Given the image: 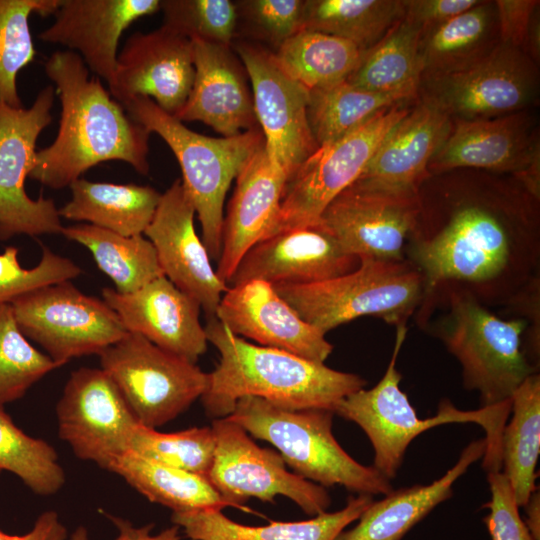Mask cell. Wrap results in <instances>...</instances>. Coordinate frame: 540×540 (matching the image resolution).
I'll return each instance as SVG.
<instances>
[{"label": "cell", "mask_w": 540, "mask_h": 540, "mask_svg": "<svg viewBox=\"0 0 540 540\" xmlns=\"http://www.w3.org/2000/svg\"><path fill=\"white\" fill-rule=\"evenodd\" d=\"M417 198L404 256L422 273L426 295L455 284L488 307L506 308L540 282V199L516 177L430 174Z\"/></svg>", "instance_id": "6da1fadb"}, {"label": "cell", "mask_w": 540, "mask_h": 540, "mask_svg": "<svg viewBox=\"0 0 540 540\" xmlns=\"http://www.w3.org/2000/svg\"><path fill=\"white\" fill-rule=\"evenodd\" d=\"M61 103L54 141L37 150L28 178L51 189L69 187L90 168L122 161L137 173H149L150 133L112 98L81 57L72 51L52 53L44 64Z\"/></svg>", "instance_id": "7a4b0ae2"}, {"label": "cell", "mask_w": 540, "mask_h": 540, "mask_svg": "<svg viewBox=\"0 0 540 540\" xmlns=\"http://www.w3.org/2000/svg\"><path fill=\"white\" fill-rule=\"evenodd\" d=\"M208 342L220 358L209 373V385L201 397L207 416H229L245 396L264 399L290 410L328 409L364 388L361 376L342 372L296 354L250 343L234 335L216 317L204 326Z\"/></svg>", "instance_id": "3957f363"}, {"label": "cell", "mask_w": 540, "mask_h": 540, "mask_svg": "<svg viewBox=\"0 0 540 540\" xmlns=\"http://www.w3.org/2000/svg\"><path fill=\"white\" fill-rule=\"evenodd\" d=\"M413 317L458 360L463 386L479 394L481 407L509 416L515 390L538 373L522 348L527 322L496 315L455 284L435 287Z\"/></svg>", "instance_id": "277c9868"}, {"label": "cell", "mask_w": 540, "mask_h": 540, "mask_svg": "<svg viewBox=\"0 0 540 540\" xmlns=\"http://www.w3.org/2000/svg\"><path fill=\"white\" fill-rule=\"evenodd\" d=\"M406 335V324L396 327L392 355L382 378L372 388H362L343 398L334 414L363 430L374 451L372 466L389 481L396 477L408 446L417 436L449 423L480 425L486 433L482 467L486 473L501 471V438L509 416L493 408L461 410L444 398L435 416L419 418L400 388L402 375L396 367Z\"/></svg>", "instance_id": "5b68a950"}, {"label": "cell", "mask_w": 540, "mask_h": 540, "mask_svg": "<svg viewBox=\"0 0 540 540\" xmlns=\"http://www.w3.org/2000/svg\"><path fill=\"white\" fill-rule=\"evenodd\" d=\"M334 415L328 409L290 410L245 396L227 418L276 447L293 473L308 481L370 496L391 492V481L373 466L356 461L338 443L332 433Z\"/></svg>", "instance_id": "8992f818"}, {"label": "cell", "mask_w": 540, "mask_h": 540, "mask_svg": "<svg viewBox=\"0 0 540 540\" xmlns=\"http://www.w3.org/2000/svg\"><path fill=\"white\" fill-rule=\"evenodd\" d=\"M122 106L150 134L159 135L175 155L181 181L201 225V239L210 258L218 261L227 192L244 165L264 145L262 131L257 128L214 138L190 130L150 98L136 97Z\"/></svg>", "instance_id": "52a82bcc"}, {"label": "cell", "mask_w": 540, "mask_h": 540, "mask_svg": "<svg viewBox=\"0 0 540 540\" xmlns=\"http://www.w3.org/2000/svg\"><path fill=\"white\" fill-rule=\"evenodd\" d=\"M279 295L324 334L363 316L406 324L426 295L422 273L407 260H360L344 275L311 284H279Z\"/></svg>", "instance_id": "ba28073f"}, {"label": "cell", "mask_w": 540, "mask_h": 540, "mask_svg": "<svg viewBox=\"0 0 540 540\" xmlns=\"http://www.w3.org/2000/svg\"><path fill=\"white\" fill-rule=\"evenodd\" d=\"M409 103L395 104L349 134L319 146L289 176L276 219L262 239L316 224L326 207L359 177L387 134L409 112Z\"/></svg>", "instance_id": "9c48e42d"}, {"label": "cell", "mask_w": 540, "mask_h": 540, "mask_svg": "<svg viewBox=\"0 0 540 540\" xmlns=\"http://www.w3.org/2000/svg\"><path fill=\"white\" fill-rule=\"evenodd\" d=\"M98 356L138 422L149 428L167 424L208 389L209 373L137 333L128 332Z\"/></svg>", "instance_id": "30bf717a"}, {"label": "cell", "mask_w": 540, "mask_h": 540, "mask_svg": "<svg viewBox=\"0 0 540 540\" xmlns=\"http://www.w3.org/2000/svg\"><path fill=\"white\" fill-rule=\"evenodd\" d=\"M10 305L24 336L60 367L73 358L99 355L128 333L104 300L84 294L71 280L26 292Z\"/></svg>", "instance_id": "8fae6325"}, {"label": "cell", "mask_w": 540, "mask_h": 540, "mask_svg": "<svg viewBox=\"0 0 540 540\" xmlns=\"http://www.w3.org/2000/svg\"><path fill=\"white\" fill-rule=\"evenodd\" d=\"M211 428L215 452L208 481L228 506L248 511L252 497L274 503L284 496L310 516L329 508L326 488L288 471L279 453L257 445L239 424L225 417L214 419Z\"/></svg>", "instance_id": "7c38bea8"}, {"label": "cell", "mask_w": 540, "mask_h": 540, "mask_svg": "<svg viewBox=\"0 0 540 540\" xmlns=\"http://www.w3.org/2000/svg\"><path fill=\"white\" fill-rule=\"evenodd\" d=\"M539 94L538 65L520 48L500 42L474 66L421 81L418 97L452 120H480L530 109Z\"/></svg>", "instance_id": "4fadbf2b"}, {"label": "cell", "mask_w": 540, "mask_h": 540, "mask_svg": "<svg viewBox=\"0 0 540 540\" xmlns=\"http://www.w3.org/2000/svg\"><path fill=\"white\" fill-rule=\"evenodd\" d=\"M55 88H43L29 108L0 103V240L16 235L36 237L63 230L59 209L51 198L32 199L25 180L33 167L36 143L51 123Z\"/></svg>", "instance_id": "5bb4252c"}, {"label": "cell", "mask_w": 540, "mask_h": 540, "mask_svg": "<svg viewBox=\"0 0 540 540\" xmlns=\"http://www.w3.org/2000/svg\"><path fill=\"white\" fill-rule=\"evenodd\" d=\"M58 436L81 460L109 470L129 451L138 420L101 368L73 371L56 406Z\"/></svg>", "instance_id": "9a60e30c"}, {"label": "cell", "mask_w": 540, "mask_h": 540, "mask_svg": "<svg viewBox=\"0 0 540 540\" xmlns=\"http://www.w3.org/2000/svg\"><path fill=\"white\" fill-rule=\"evenodd\" d=\"M234 49L251 83L267 155L290 176L319 147L307 118L309 90L280 66L274 52L246 42Z\"/></svg>", "instance_id": "2e32d148"}, {"label": "cell", "mask_w": 540, "mask_h": 540, "mask_svg": "<svg viewBox=\"0 0 540 540\" xmlns=\"http://www.w3.org/2000/svg\"><path fill=\"white\" fill-rule=\"evenodd\" d=\"M417 212V194L351 184L326 207L317 223L359 261H402Z\"/></svg>", "instance_id": "e0dca14e"}, {"label": "cell", "mask_w": 540, "mask_h": 540, "mask_svg": "<svg viewBox=\"0 0 540 540\" xmlns=\"http://www.w3.org/2000/svg\"><path fill=\"white\" fill-rule=\"evenodd\" d=\"M194 77L191 39L163 24L126 40L109 92L122 105L136 97L150 98L175 117L187 101Z\"/></svg>", "instance_id": "ac0fdd59"}, {"label": "cell", "mask_w": 540, "mask_h": 540, "mask_svg": "<svg viewBox=\"0 0 540 540\" xmlns=\"http://www.w3.org/2000/svg\"><path fill=\"white\" fill-rule=\"evenodd\" d=\"M196 212L181 179L161 194L155 215L144 232L153 244L164 276L196 300L207 318L215 317L228 289L211 264V258L196 233Z\"/></svg>", "instance_id": "d6986e66"}, {"label": "cell", "mask_w": 540, "mask_h": 540, "mask_svg": "<svg viewBox=\"0 0 540 540\" xmlns=\"http://www.w3.org/2000/svg\"><path fill=\"white\" fill-rule=\"evenodd\" d=\"M215 317L236 336L312 361L324 363L333 351L326 334L302 319L275 287L263 280L228 286Z\"/></svg>", "instance_id": "ffe728a7"}, {"label": "cell", "mask_w": 540, "mask_h": 540, "mask_svg": "<svg viewBox=\"0 0 540 540\" xmlns=\"http://www.w3.org/2000/svg\"><path fill=\"white\" fill-rule=\"evenodd\" d=\"M539 154V125L530 109L489 119L452 120L428 173L477 169L515 176Z\"/></svg>", "instance_id": "44dd1931"}, {"label": "cell", "mask_w": 540, "mask_h": 540, "mask_svg": "<svg viewBox=\"0 0 540 540\" xmlns=\"http://www.w3.org/2000/svg\"><path fill=\"white\" fill-rule=\"evenodd\" d=\"M359 263L316 223L258 241L241 258L228 286L253 279L273 286L311 284L351 272Z\"/></svg>", "instance_id": "7402d4cb"}, {"label": "cell", "mask_w": 540, "mask_h": 540, "mask_svg": "<svg viewBox=\"0 0 540 540\" xmlns=\"http://www.w3.org/2000/svg\"><path fill=\"white\" fill-rule=\"evenodd\" d=\"M160 5L159 0H60L54 22L38 37L77 53L110 88L122 33L138 19L159 11Z\"/></svg>", "instance_id": "603a6c76"}, {"label": "cell", "mask_w": 540, "mask_h": 540, "mask_svg": "<svg viewBox=\"0 0 540 540\" xmlns=\"http://www.w3.org/2000/svg\"><path fill=\"white\" fill-rule=\"evenodd\" d=\"M102 297L128 332L192 363L206 352L208 340L199 303L165 276L129 294L104 288Z\"/></svg>", "instance_id": "cb8c5ba5"}, {"label": "cell", "mask_w": 540, "mask_h": 540, "mask_svg": "<svg viewBox=\"0 0 540 540\" xmlns=\"http://www.w3.org/2000/svg\"><path fill=\"white\" fill-rule=\"evenodd\" d=\"M452 119L434 104L415 105L387 134L359 177V187L416 195L428 165L448 136Z\"/></svg>", "instance_id": "d4e9b609"}, {"label": "cell", "mask_w": 540, "mask_h": 540, "mask_svg": "<svg viewBox=\"0 0 540 540\" xmlns=\"http://www.w3.org/2000/svg\"><path fill=\"white\" fill-rule=\"evenodd\" d=\"M195 77L187 101L175 116L200 121L223 137L257 129L245 68L230 46L191 39Z\"/></svg>", "instance_id": "484cf974"}, {"label": "cell", "mask_w": 540, "mask_h": 540, "mask_svg": "<svg viewBox=\"0 0 540 540\" xmlns=\"http://www.w3.org/2000/svg\"><path fill=\"white\" fill-rule=\"evenodd\" d=\"M288 174L267 155L264 145L248 160L235 181L224 216L216 273L228 285L244 254L271 228L279 211Z\"/></svg>", "instance_id": "4316f807"}, {"label": "cell", "mask_w": 540, "mask_h": 540, "mask_svg": "<svg viewBox=\"0 0 540 540\" xmlns=\"http://www.w3.org/2000/svg\"><path fill=\"white\" fill-rule=\"evenodd\" d=\"M486 441L476 439L461 452L455 464L430 484L392 490L373 501L351 529L341 531L334 540H401L436 506L449 499L453 485L469 467L482 459Z\"/></svg>", "instance_id": "83f0119b"}, {"label": "cell", "mask_w": 540, "mask_h": 540, "mask_svg": "<svg viewBox=\"0 0 540 540\" xmlns=\"http://www.w3.org/2000/svg\"><path fill=\"white\" fill-rule=\"evenodd\" d=\"M373 501V496L358 494L350 496L345 507L336 512L326 511L305 521H271L262 526L237 523L218 510L173 512L171 521L191 540H334Z\"/></svg>", "instance_id": "f1b7e54d"}, {"label": "cell", "mask_w": 540, "mask_h": 540, "mask_svg": "<svg viewBox=\"0 0 540 540\" xmlns=\"http://www.w3.org/2000/svg\"><path fill=\"white\" fill-rule=\"evenodd\" d=\"M500 43L494 1H480L447 22L421 31V81L464 71L488 56Z\"/></svg>", "instance_id": "f546056e"}, {"label": "cell", "mask_w": 540, "mask_h": 540, "mask_svg": "<svg viewBox=\"0 0 540 540\" xmlns=\"http://www.w3.org/2000/svg\"><path fill=\"white\" fill-rule=\"evenodd\" d=\"M71 199L59 209L60 217L84 221L123 236L144 235L161 194L150 186L74 181Z\"/></svg>", "instance_id": "4dcf8cb0"}, {"label": "cell", "mask_w": 540, "mask_h": 540, "mask_svg": "<svg viewBox=\"0 0 540 540\" xmlns=\"http://www.w3.org/2000/svg\"><path fill=\"white\" fill-rule=\"evenodd\" d=\"M420 35L421 28L403 18L364 51L347 81L399 101H415L422 78Z\"/></svg>", "instance_id": "1f68e13d"}, {"label": "cell", "mask_w": 540, "mask_h": 540, "mask_svg": "<svg viewBox=\"0 0 540 540\" xmlns=\"http://www.w3.org/2000/svg\"><path fill=\"white\" fill-rule=\"evenodd\" d=\"M122 477L150 502L173 512L218 510L228 507L207 478L127 451L109 470Z\"/></svg>", "instance_id": "d6a6232c"}, {"label": "cell", "mask_w": 540, "mask_h": 540, "mask_svg": "<svg viewBox=\"0 0 540 540\" xmlns=\"http://www.w3.org/2000/svg\"><path fill=\"white\" fill-rule=\"evenodd\" d=\"M511 420L501 438L502 473L515 501L523 507L536 490L540 453V375L528 376L511 397Z\"/></svg>", "instance_id": "836d02e7"}, {"label": "cell", "mask_w": 540, "mask_h": 540, "mask_svg": "<svg viewBox=\"0 0 540 540\" xmlns=\"http://www.w3.org/2000/svg\"><path fill=\"white\" fill-rule=\"evenodd\" d=\"M61 234L91 252L120 294L135 292L164 276L156 250L144 235L127 237L87 223L63 227Z\"/></svg>", "instance_id": "e575fe53"}, {"label": "cell", "mask_w": 540, "mask_h": 540, "mask_svg": "<svg viewBox=\"0 0 540 540\" xmlns=\"http://www.w3.org/2000/svg\"><path fill=\"white\" fill-rule=\"evenodd\" d=\"M364 50L330 34L301 29L274 52L280 66L308 90L348 79Z\"/></svg>", "instance_id": "d590c367"}, {"label": "cell", "mask_w": 540, "mask_h": 540, "mask_svg": "<svg viewBox=\"0 0 540 540\" xmlns=\"http://www.w3.org/2000/svg\"><path fill=\"white\" fill-rule=\"evenodd\" d=\"M404 0H306L302 29L353 42L364 51L404 18Z\"/></svg>", "instance_id": "8d00e7d4"}, {"label": "cell", "mask_w": 540, "mask_h": 540, "mask_svg": "<svg viewBox=\"0 0 540 540\" xmlns=\"http://www.w3.org/2000/svg\"><path fill=\"white\" fill-rule=\"evenodd\" d=\"M401 102L394 97L357 87L347 80L309 90L307 118L318 146L333 142L383 110Z\"/></svg>", "instance_id": "74e56055"}, {"label": "cell", "mask_w": 540, "mask_h": 540, "mask_svg": "<svg viewBox=\"0 0 540 540\" xmlns=\"http://www.w3.org/2000/svg\"><path fill=\"white\" fill-rule=\"evenodd\" d=\"M16 475L33 493L56 494L66 477L56 450L21 430L0 407V472Z\"/></svg>", "instance_id": "f35d334b"}, {"label": "cell", "mask_w": 540, "mask_h": 540, "mask_svg": "<svg viewBox=\"0 0 540 540\" xmlns=\"http://www.w3.org/2000/svg\"><path fill=\"white\" fill-rule=\"evenodd\" d=\"M60 0H0V103L22 106L17 90L18 73L37 51L30 31L33 13L53 15Z\"/></svg>", "instance_id": "ab89813d"}, {"label": "cell", "mask_w": 540, "mask_h": 540, "mask_svg": "<svg viewBox=\"0 0 540 540\" xmlns=\"http://www.w3.org/2000/svg\"><path fill=\"white\" fill-rule=\"evenodd\" d=\"M60 366L36 349L19 329L10 304H0V407L21 399Z\"/></svg>", "instance_id": "60d3db41"}, {"label": "cell", "mask_w": 540, "mask_h": 540, "mask_svg": "<svg viewBox=\"0 0 540 540\" xmlns=\"http://www.w3.org/2000/svg\"><path fill=\"white\" fill-rule=\"evenodd\" d=\"M129 450L208 479L214 459L215 438L211 427L163 433L139 423L133 432Z\"/></svg>", "instance_id": "b9f144b4"}, {"label": "cell", "mask_w": 540, "mask_h": 540, "mask_svg": "<svg viewBox=\"0 0 540 540\" xmlns=\"http://www.w3.org/2000/svg\"><path fill=\"white\" fill-rule=\"evenodd\" d=\"M164 25L189 39L231 46L238 20L236 4L229 0H164Z\"/></svg>", "instance_id": "7bdbcfd3"}, {"label": "cell", "mask_w": 540, "mask_h": 540, "mask_svg": "<svg viewBox=\"0 0 540 540\" xmlns=\"http://www.w3.org/2000/svg\"><path fill=\"white\" fill-rule=\"evenodd\" d=\"M41 249L39 263L29 269L20 265L17 247L8 246L0 253V304H10L26 292L72 280L82 273L71 259L54 253L45 245H41Z\"/></svg>", "instance_id": "ee69618b"}, {"label": "cell", "mask_w": 540, "mask_h": 540, "mask_svg": "<svg viewBox=\"0 0 540 540\" xmlns=\"http://www.w3.org/2000/svg\"><path fill=\"white\" fill-rule=\"evenodd\" d=\"M305 1L249 0L236 4L250 24L278 48L302 29Z\"/></svg>", "instance_id": "f6af8a7d"}, {"label": "cell", "mask_w": 540, "mask_h": 540, "mask_svg": "<svg viewBox=\"0 0 540 540\" xmlns=\"http://www.w3.org/2000/svg\"><path fill=\"white\" fill-rule=\"evenodd\" d=\"M491 498L484 517L492 540H534L519 513L510 484L501 472L487 474Z\"/></svg>", "instance_id": "bcb514c9"}, {"label": "cell", "mask_w": 540, "mask_h": 540, "mask_svg": "<svg viewBox=\"0 0 540 540\" xmlns=\"http://www.w3.org/2000/svg\"><path fill=\"white\" fill-rule=\"evenodd\" d=\"M500 42L522 50L532 17L539 9L536 0H496Z\"/></svg>", "instance_id": "7dc6e473"}, {"label": "cell", "mask_w": 540, "mask_h": 540, "mask_svg": "<svg viewBox=\"0 0 540 540\" xmlns=\"http://www.w3.org/2000/svg\"><path fill=\"white\" fill-rule=\"evenodd\" d=\"M481 0H404V19L421 31L441 25L477 5Z\"/></svg>", "instance_id": "c3c4849f"}, {"label": "cell", "mask_w": 540, "mask_h": 540, "mask_svg": "<svg viewBox=\"0 0 540 540\" xmlns=\"http://www.w3.org/2000/svg\"><path fill=\"white\" fill-rule=\"evenodd\" d=\"M118 529V536L115 540H181L180 528L176 525L162 530L153 535V524L141 527L134 526L129 520L104 513ZM69 540H89L88 531L84 526L77 527L71 534Z\"/></svg>", "instance_id": "681fc988"}, {"label": "cell", "mask_w": 540, "mask_h": 540, "mask_svg": "<svg viewBox=\"0 0 540 540\" xmlns=\"http://www.w3.org/2000/svg\"><path fill=\"white\" fill-rule=\"evenodd\" d=\"M67 529L54 510L42 512L34 522L32 529L22 535L0 531V540H66Z\"/></svg>", "instance_id": "f907efd6"}, {"label": "cell", "mask_w": 540, "mask_h": 540, "mask_svg": "<svg viewBox=\"0 0 540 540\" xmlns=\"http://www.w3.org/2000/svg\"><path fill=\"white\" fill-rule=\"evenodd\" d=\"M525 526L534 540H540V494L535 490L524 504Z\"/></svg>", "instance_id": "816d5d0a"}, {"label": "cell", "mask_w": 540, "mask_h": 540, "mask_svg": "<svg viewBox=\"0 0 540 540\" xmlns=\"http://www.w3.org/2000/svg\"><path fill=\"white\" fill-rule=\"evenodd\" d=\"M522 50L538 65L540 58V17L539 9L534 13L527 30Z\"/></svg>", "instance_id": "f5cc1de1"}]
</instances>
